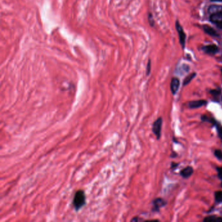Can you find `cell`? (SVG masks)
Returning <instances> with one entry per match:
<instances>
[{"instance_id":"obj_1","label":"cell","mask_w":222,"mask_h":222,"mask_svg":"<svg viewBox=\"0 0 222 222\" xmlns=\"http://www.w3.org/2000/svg\"><path fill=\"white\" fill-rule=\"evenodd\" d=\"M86 197L84 191L78 190L76 192L73 199V206L76 210H78L85 204Z\"/></svg>"},{"instance_id":"obj_2","label":"cell","mask_w":222,"mask_h":222,"mask_svg":"<svg viewBox=\"0 0 222 222\" xmlns=\"http://www.w3.org/2000/svg\"><path fill=\"white\" fill-rule=\"evenodd\" d=\"M162 119L161 117L157 119L154 121L152 125V132L156 136L158 140H159L161 136V130H162Z\"/></svg>"},{"instance_id":"obj_3","label":"cell","mask_w":222,"mask_h":222,"mask_svg":"<svg viewBox=\"0 0 222 222\" xmlns=\"http://www.w3.org/2000/svg\"><path fill=\"white\" fill-rule=\"evenodd\" d=\"M176 29H177L178 35H179V40H180V42L182 45V46L183 48L184 47V45H185V41H186V34L184 33V32L183 31V29L182 28V26H181L180 24H179L178 22H176Z\"/></svg>"},{"instance_id":"obj_4","label":"cell","mask_w":222,"mask_h":222,"mask_svg":"<svg viewBox=\"0 0 222 222\" xmlns=\"http://www.w3.org/2000/svg\"><path fill=\"white\" fill-rule=\"evenodd\" d=\"M207 104V102L205 100H199L196 101H192L188 103V106L190 108H198L203 106Z\"/></svg>"},{"instance_id":"obj_5","label":"cell","mask_w":222,"mask_h":222,"mask_svg":"<svg viewBox=\"0 0 222 222\" xmlns=\"http://www.w3.org/2000/svg\"><path fill=\"white\" fill-rule=\"evenodd\" d=\"M179 86H180V81L178 78H173L171 82V90L173 95H175L178 91L179 89Z\"/></svg>"},{"instance_id":"obj_6","label":"cell","mask_w":222,"mask_h":222,"mask_svg":"<svg viewBox=\"0 0 222 222\" xmlns=\"http://www.w3.org/2000/svg\"><path fill=\"white\" fill-rule=\"evenodd\" d=\"M165 205V202L161 198H157L153 201V210L154 211H158L160 208L164 207Z\"/></svg>"},{"instance_id":"obj_7","label":"cell","mask_w":222,"mask_h":222,"mask_svg":"<svg viewBox=\"0 0 222 222\" xmlns=\"http://www.w3.org/2000/svg\"><path fill=\"white\" fill-rule=\"evenodd\" d=\"M193 172H194L193 168H192V167L188 166L185 168H184V169L181 171L180 173H181V175L183 176V178H186L189 177V176L192 175Z\"/></svg>"},{"instance_id":"obj_8","label":"cell","mask_w":222,"mask_h":222,"mask_svg":"<svg viewBox=\"0 0 222 222\" xmlns=\"http://www.w3.org/2000/svg\"><path fill=\"white\" fill-rule=\"evenodd\" d=\"M210 20L214 24H219L222 22V12L216 13V14L211 15Z\"/></svg>"},{"instance_id":"obj_9","label":"cell","mask_w":222,"mask_h":222,"mask_svg":"<svg viewBox=\"0 0 222 222\" xmlns=\"http://www.w3.org/2000/svg\"><path fill=\"white\" fill-rule=\"evenodd\" d=\"M203 49L205 52L208 53H212V54H214V53H216L218 51V46H216V45L214 44L208 45V46L203 48Z\"/></svg>"},{"instance_id":"obj_10","label":"cell","mask_w":222,"mask_h":222,"mask_svg":"<svg viewBox=\"0 0 222 222\" xmlns=\"http://www.w3.org/2000/svg\"><path fill=\"white\" fill-rule=\"evenodd\" d=\"M208 12L211 15L216 14V13L222 12V6L221 5H211L210 7L208 8Z\"/></svg>"},{"instance_id":"obj_11","label":"cell","mask_w":222,"mask_h":222,"mask_svg":"<svg viewBox=\"0 0 222 222\" xmlns=\"http://www.w3.org/2000/svg\"><path fill=\"white\" fill-rule=\"evenodd\" d=\"M203 29H204V31H205V33H207V34L210 35L211 36H217V33H216V31L213 28H210L208 26H203Z\"/></svg>"},{"instance_id":"obj_12","label":"cell","mask_w":222,"mask_h":222,"mask_svg":"<svg viewBox=\"0 0 222 222\" xmlns=\"http://www.w3.org/2000/svg\"><path fill=\"white\" fill-rule=\"evenodd\" d=\"M203 221L205 222H213V221H222L221 218H216L214 216H208L205 218Z\"/></svg>"},{"instance_id":"obj_13","label":"cell","mask_w":222,"mask_h":222,"mask_svg":"<svg viewBox=\"0 0 222 222\" xmlns=\"http://www.w3.org/2000/svg\"><path fill=\"white\" fill-rule=\"evenodd\" d=\"M196 73H192L191 74H189V76H187L186 78L184 79V82H183V85H188L189 83H190V82L192 81V80H193L195 77H196Z\"/></svg>"},{"instance_id":"obj_14","label":"cell","mask_w":222,"mask_h":222,"mask_svg":"<svg viewBox=\"0 0 222 222\" xmlns=\"http://www.w3.org/2000/svg\"><path fill=\"white\" fill-rule=\"evenodd\" d=\"M215 201L216 203L222 202V191H218L215 192Z\"/></svg>"},{"instance_id":"obj_15","label":"cell","mask_w":222,"mask_h":222,"mask_svg":"<svg viewBox=\"0 0 222 222\" xmlns=\"http://www.w3.org/2000/svg\"><path fill=\"white\" fill-rule=\"evenodd\" d=\"M214 154L216 158L219 160H222V151L220 150H216L214 151Z\"/></svg>"},{"instance_id":"obj_16","label":"cell","mask_w":222,"mask_h":222,"mask_svg":"<svg viewBox=\"0 0 222 222\" xmlns=\"http://www.w3.org/2000/svg\"><path fill=\"white\" fill-rule=\"evenodd\" d=\"M149 22L150 23V24H151V26H154V20H153V18H152V15L150 13L149 15Z\"/></svg>"},{"instance_id":"obj_17","label":"cell","mask_w":222,"mask_h":222,"mask_svg":"<svg viewBox=\"0 0 222 222\" xmlns=\"http://www.w3.org/2000/svg\"><path fill=\"white\" fill-rule=\"evenodd\" d=\"M217 170H218V177L222 181V167H218Z\"/></svg>"},{"instance_id":"obj_18","label":"cell","mask_w":222,"mask_h":222,"mask_svg":"<svg viewBox=\"0 0 222 222\" xmlns=\"http://www.w3.org/2000/svg\"><path fill=\"white\" fill-rule=\"evenodd\" d=\"M218 133L219 137L220 138L221 140H222V127H218Z\"/></svg>"},{"instance_id":"obj_19","label":"cell","mask_w":222,"mask_h":222,"mask_svg":"<svg viewBox=\"0 0 222 222\" xmlns=\"http://www.w3.org/2000/svg\"><path fill=\"white\" fill-rule=\"evenodd\" d=\"M151 72V61H149L147 66V75H149Z\"/></svg>"},{"instance_id":"obj_20","label":"cell","mask_w":222,"mask_h":222,"mask_svg":"<svg viewBox=\"0 0 222 222\" xmlns=\"http://www.w3.org/2000/svg\"><path fill=\"white\" fill-rule=\"evenodd\" d=\"M210 93L211 94H212L213 95H218L220 94V91H218V90H212L210 91Z\"/></svg>"},{"instance_id":"obj_21","label":"cell","mask_w":222,"mask_h":222,"mask_svg":"<svg viewBox=\"0 0 222 222\" xmlns=\"http://www.w3.org/2000/svg\"><path fill=\"white\" fill-rule=\"evenodd\" d=\"M216 25H217V26L220 29H222V22H220V23H219V24H216Z\"/></svg>"},{"instance_id":"obj_22","label":"cell","mask_w":222,"mask_h":222,"mask_svg":"<svg viewBox=\"0 0 222 222\" xmlns=\"http://www.w3.org/2000/svg\"><path fill=\"white\" fill-rule=\"evenodd\" d=\"M212 1H222V0H211Z\"/></svg>"},{"instance_id":"obj_23","label":"cell","mask_w":222,"mask_h":222,"mask_svg":"<svg viewBox=\"0 0 222 222\" xmlns=\"http://www.w3.org/2000/svg\"><path fill=\"white\" fill-rule=\"evenodd\" d=\"M221 186H222V183H221Z\"/></svg>"}]
</instances>
